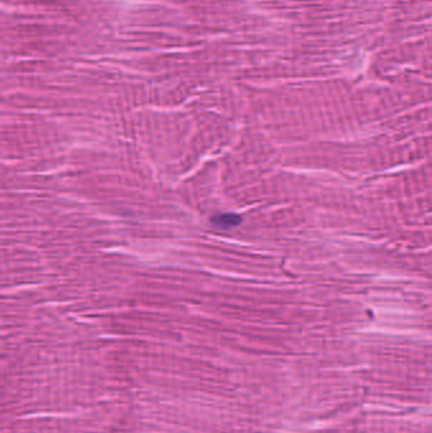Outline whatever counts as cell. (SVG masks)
Instances as JSON below:
<instances>
[{
  "label": "cell",
  "instance_id": "cell-1",
  "mask_svg": "<svg viewBox=\"0 0 432 433\" xmlns=\"http://www.w3.org/2000/svg\"><path fill=\"white\" fill-rule=\"evenodd\" d=\"M213 221L223 228H227V227H234L240 224L241 216H235V214H223V216H217Z\"/></svg>",
  "mask_w": 432,
  "mask_h": 433
}]
</instances>
